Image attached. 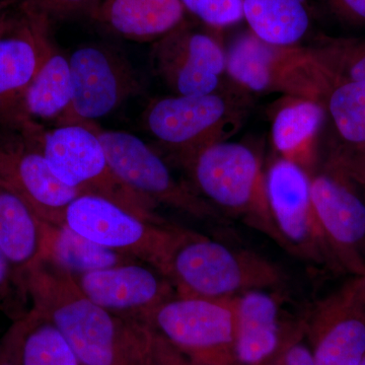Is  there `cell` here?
<instances>
[{"label": "cell", "instance_id": "3957f363", "mask_svg": "<svg viewBox=\"0 0 365 365\" xmlns=\"http://www.w3.org/2000/svg\"><path fill=\"white\" fill-rule=\"evenodd\" d=\"M97 122L44 128L36 121L21 124L39 144L54 176L81 195L103 197L150 222L165 223L157 204L125 185L113 172L95 132Z\"/></svg>", "mask_w": 365, "mask_h": 365}, {"label": "cell", "instance_id": "ffe728a7", "mask_svg": "<svg viewBox=\"0 0 365 365\" xmlns=\"http://www.w3.org/2000/svg\"><path fill=\"white\" fill-rule=\"evenodd\" d=\"M186 14L181 0H103L93 21L124 39L155 42Z\"/></svg>", "mask_w": 365, "mask_h": 365}, {"label": "cell", "instance_id": "484cf974", "mask_svg": "<svg viewBox=\"0 0 365 365\" xmlns=\"http://www.w3.org/2000/svg\"><path fill=\"white\" fill-rule=\"evenodd\" d=\"M14 326L21 365H81L58 329L33 309Z\"/></svg>", "mask_w": 365, "mask_h": 365}, {"label": "cell", "instance_id": "8d00e7d4", "mask_svg": "<svg viewBox=\"0 0 365 365\" xmlns=\"http://www.w3.org/2000/svg\"><path fill=\"white\" fill-rule=\"evenodd\" d=\"M4 4H6V0H0V13H1L2 9H4Z\"/></svg>", "mask_w": 365, "mask_h": 365}, {"label": "cell", "instance_id": "f546056e", "mask_svg": "<svg viewBox=\"0 0 365 365\" xmlns=\"http://www.w3.org/2000/svg\"><path fill=\"white\" fill-rule=\"evenodd\" d=\"M29 9L54 23L88 18L93 20L103 0H19Z\"/></svg>", "mask_w": 365, "mask_h": 365}, {"label": "cell", "instance_id": "e0dca14e", "mask_svg": "<svg viewBox=\"0 0 365 365\" xmlns=\"http://www.w3.org/2000/svg\"><path fill=\"white\" fill-rule=\"evenodd\" d=\"M83 294L110 313L141 321L176 297L172 283L157 269L135 261L72 275Z\"/></svg>", "mask_w": 365, "mask_h": 365}, {"label": "cell", "instance_id": "5bb4252c", "mask_svg": "<svg viewBox=\"0 0 365 365\" xmlns=\"http://www.w3.org/2000/svg\"><path fill=\"white\" fill-rule=\"evenodd\" d=\"M302 327L316 365L361 364L365 288L360 277L317 304Z\"/></svg>", "mask_w": 365, "mask_h": 365}, {"label": "cell", "instance_id": "7a4b0ae2", "mask_svg": "<svg viewBox=\"0 0 365 365\" xmlns=\"http://www.w3.org/2000/svg\"><path fill=\"white\" fill-rule=\"evenodd\" d=\"M181 297L222 299L283 284L279 268L260 255L235 249L182 227L162 272Z\"/></svg>", "mask_w": 365, "mask_h": 365}, {"label": "cell", "instance_id": "603a6c76", "mask_svg": "<svg viewBox=\"0 0 365 365\" xmlns=\"http://www.w3.org/2000/svg\"><path fill=\"white\" fill-rule=\"evenodd\" d=\"M43 222L20 197L0 184V251L24 284L26 274L41 258Z\"/></svg>", "mask_w": 365, "mask_h": 365}, {"label": "cell", "instance_id": "2e32d148", "mask_svg": "<svg viewBox=\"0 0 365 365\" xmlns=\"http://www.w3.org/2000/svg\"><path fill=\"white\" fill-rule=\"evenodd\" d=\"M351 181L332 165L323 172L312 173V202L328 249L359 271L362 267L359 255L365 246V199Z\"/></svg>", "mask_w": 365, "mask_h": 365}, {"label": "cell", "instance_id": "4dcf8cb0", "mask_svg": "<svg viewBox=\"0 0 365 365\" xmlns=\"http://www.w3.org/2000/svg\"><path fill=\"white\" fill-rule=\"evenodd\" d=\"M138 324L146 365H197L150 327Z\"/></svg>", "mask_w": 365, "mask_h": 365}, {"label": "cell", "instance_id": "7c38bea8", "mask_svg": "<svg viewBox=\"0 0 365 365\" xmlns=\"http://www.w3.org/2000/svg\"><path fill=\"white\" fill-rule=\"evenodd\" d=\"M215 32L186 19L155 41L151 51L153 69L175 95H207L225 86L227 51Z\"/></svg>", "mask_w": 365, "mask_h": 365}, {"label": "cell", "instance_id": "6da1fadb", "mask_svg": "<svg viewBox=\"0 0 365 365\" xmlns=\"http://www.w3.org/2000/svg\"><path fill=\"white\" fill-rule=\"evenodd\" d=\"M25 284L30 309L58 329L81 365H146L138 323L91 302L71 273L40 259Z\"/></svg>", "mask_w": 365, "mask_h": 365}, {"label": "cell", "instance_id": "4fadbf2b", "mask_svg": "<svg viewBox=\"0 0 365 365\" xmlns=\"http://www.w3.org/2000/svg\"><path fill=\"white\" fill-rule=\"evenodd\" d=\"M0 184L53 225H61L67 206L81 195L54 176L39 144L21 127L0 128Z\"/></svg>", "mask_w": 365, "mask_h": 365}, {"label": "cell", "instance_id": "e575fe53", "mask_svg": "<svg viewBox=\"0 0 365 365\" xmlns=\"http://www.w3.org/2000/svg\"><path fill=\"white\" fill-rule=\"evenodd\" d=\"M262 365H282V364H281L280 362L278 361L277 359H274V357H273L272 359L269 360V361L265 362V364H263Z\"/></svg>", "mask_w": 365, "mask_h": 365}, {"label": "cell", "instance_id": "9a60e30c", "mask_svg": "<svg viewBox=\"0 0 365 365\" xmlns=\"http://www.w3.org/2000/svg\"><path fill=\"white\" fill-rule=\"evenodd\" d=\"M265 191L278 241L307 258L321 259L328 247L314 212L311 174L278 158L266 170Z\"/></svg>", "mask_w": 365, "mask_h": 365}, {"label": "cell", "instance_id": "836d02e7", "mask_svg": "<svg viewBox=\"0 0 365 365\" xmlns=\"http://www.w3.org/2000/svg\"><path fill=\"white\" fill-rule=\"evenodd\" d=\"M347 176L352 180V181H356L360 184L364 185L365 186V163L359 167V169L353 170L350 174H347Z\"/></svg>", "mask_w": 365, "mask_h": 365}, {"label": "cell", "instance_id": "d4e9b609", "mask_svg": "<svg viewBox=\"0 0 365 365\" xmlns=\"http://www.w3.org/2000/svg\"><path fill=\"white\" fill-rule=\"evenodd\" d=\"M40 259L51 262L71 275L137 261L91 242L66 225L46 222H43Z\"/></svg>", "mask_w": 365, "mask_h": 365}, {"label": "cell", "instance_id": "ba28073f", "mask_svg": "<svg viewBox=\"0 0 365 365\" xmlns=\"http://www.w3.org/2000/svg\"><path fill=\"white\" fill-rule=\"evenodd\" d=\"M61 225L91 242L127 255L162 272L178 225L139 217L103 197L79 195L67 206Z\"/></svg>", "mask_w": 365, "mask_h": 365}, {"label": "cell", "instance_id": "ac0fdd59", "mask_svg": "<svg viewBox=\"0 0 365 365\" xmlns=\"http://www.w3.org/2000/svg\"><path fill=\"white\" fill-rule=\"evenodd\" d=\"M281 299L269 289L237 295L235 357L237 365H262L272 359L284 333L280 324Z\"/></svg>", "mask_w": 365, "mask_h": 365}, {"label": "cell", "instance_id": "4316f807", "mask_svg": "<svg viewBox=\"0 0 365 365\" xmlns=\"http://www.w3.org/2000/svg\"><path fill=\"white\" fill-rule=\"evenodd\" d=\"M312 49L333 76L365 81V38H324Z\"/></svg>", "mask_w": 365, "mask_h": 365}, {"label": "cell", "instance_id": "d6a6232c", "mask_svg": "<svg viewBox=\"0 0 365 365\" xmlns=\"http://www.w3.org/2000/svg\"><path fill=\"white\" fill-rule=\"evenodd\" d=\"M0 365H21L18 336L14 325L0 339Z\"/></svg>", "mask_w": 365, "mask_h": 365}, {"label": "cell", "instance_id": "d6986e66", "mask_svg": "<svg viewBox=\"0 0 365 365\" xmlns=\"http://www.w3.org/2000/svg\"><path fill=\"white\" fill-rule=\"evenodd\" d=\"M324 106L339 141L331 165L350 174L365 163V81L330 73Z\"/></svg>", "mask_w": 365, "mask_h": 365}, {"label": "cell", "instance_id": "52a82bcc", "mask_svg": "<svg viewBox=\"0 0 365 365\" xmlns=\"http://www.w3.org/2000/svg\"><path fill=\"white\" fill-rule=\"evenodd\" d=\"M237 295L222 299L176 295L141 319L197 365H237Z\"/></svg>", "mask_w": 365, "mask_h": 365}, {"label": "cell", "instance_id": "30bf717a", "mask_svg": "<svg viewBox=\"0 0 365 365\" xmlns=\"http://www.w3.org/2000/svg\"><path fill=\"white\" fill-rule=\"evenodd\" d=\"M95 132L113 172L137 193L157 205L169 206L197 220L217 216V209L193 187L178 181L167 163L139 137L125 131L104 130L98 124Z\"/></svg>", "mask_w": 365, "mask_h": 365}, {"label": "cell", "instance_id": "cb8c5ba5", "mask_svg": "<svg viewBox=\"0 0 365 365\" xmlns=\"http://www.w3.org/2000/svg\"><path fill=\"white\" fill-rule=\"evenodd\" d=\"M242 13L250 32L270 44L302 45L313 30L309 0H242Z\"/></svg>", "mask_w": 365, "mask_h": 365}, {"label": "cell", "instance_id": "83f0119b", "mask_svg": "<svg viewBox=\"0 0 365 365\" xmlns=\"http://www.w3.org/2000/svg\"><path fill=\"white\" fill-rule=\"evenodd\" d=\"M187 13L211 30L220 31L244 20L242 0H181Z\"/></svg>", "mask_w": 365, "mask_h": 365}, {"label": "cell", "instance_id": "277c9868", "mask_svg": "<svg viewBox=\"0 0 365 365\" xmlns=\"http://www.w3.org/2000/svg\"><path fill=\"white\" fill-rule=\"evenodd\" d=\"M252 96L235 85L207 95L153 101L143 112L146 130L180 165L211 144L225 141L244 124Z\"/></svg>", "mask_w": 365, "mask_h": 365}, {"label": "cell", "instance_id": "74e56055", "mask_svg": "<svg viewBox=\"0 0 365 365\" xmlns=\"http://www.w3.org/2000/svg\"><path fill=\"white\" fill-rule=\"evenodd\" d=\"M359 365H365V357L364 359L362 360L361 364H360Z\"/></svg>", "mask_w": 365, "mask_h": 365}, {"label": "cell", "instance_id": "1f68e13d", "mask_svg": "<svg viewBox=\"0 0 365 365\" xmlns=\"http://www.w3.org/2000/svg\"><path fill=\"white\" fill-rule=\"evenodd\" d=\"M324 6L348 25L365 26V0H321Z\"/></svg>", "mask_w": 365, "mask_h": 365}, {"label": "cell", "instance_id": "7402d4cb", "mask_svg": "<svg viewBox=\"0 0 365 365\" xmlns=\"http://www.w3.org/2000/svg\"><path fill=\"white\" fill-rule=\"evenodd\" d=\"M71 104L69 57L61 51L52 36L45 46L39 69L24 96L21 123L38 120H56L57 123Z\"/></svg>", "mask_w": 365, "mask_h": 365}, {"label": "cell", "instance_id": "8992f818", "mask_svg": "<svg viewBox=\"0 0 365 365\" xmlns=\"http://www.w3.org/2000/svg\"><path fill=\"white\" fill-rule=\"evenodd\" d=\"M182 167L193 189L215 209L242 216L277 240L259 155L244 143L220 141L199 151Z\"/></svg>", "mask_w": 365, "mask_h": 365}, {"label": "cell", "instance_id": "8fae6325", "mask_svg": "<svg viewBox=\"0 0 365 365\" xmlns=\"http://www.w3.org/2000/svg\"><path fill=\"white\" fill-rule=\"evenodd\" d=\"M52 23L19 0L0 13V124L21 123V103L42 61Z\"/></svg>", "mask_w": 365, "mask_h": 365}, {"label": "cell", "instance_id": "d590c367", "mask_svg": "<svg viewBox=\"0 0 365 365\" xmlns=\"http://www.w3.org/2000/svg\"><path fill=\"white\" fill-rule=\"evenodd\" d=\"M360 279H361L362 284H364V287L365 288V269L364 273L361 274V277H360Z\"/></svg>", "mask_w": 365, "mask_h": 365}, {"label": "cell", "instance_id": "44dd1931", "mask_svg": "<svg viewBox=\"0 0 365 365\" xmlns=\"http://www.w3.org/2000/svg\"><path fill=\"white\" fill-rule=\"evenodd\" d=\"M327 119L325 106L309 98L284 97L276 107L271 135L280 158L312 174L319 132Z\"/></svg>", "mask_w": 365, "mask_h": 365}, {"label": "cell", "instance_id": "9c48e42d", "mask_svg": "<svg viewBox=\"0 0 365 365\" xmlns=\"http://www.w3.org/2000/svg\"><path fill=\"white\" fill-rule=\"evenodd\" d=\"M68 57L71 104L56 126L96 122L143 90L130 60L112 46L88 43Z\"/></svg>", "mask_w": 365, "mask_h": 365}, {"label": "cell", "instance_id": "f1b7e54d", "mask_svg": "<svg viewBox=\"0 0 365 365\" xmlns=\"http://www.w3.org/2000/svg\"><path fill=\"white\" fill-rule=\"evenodd\" d=\"M25 284L0 251V312L14 322L30 311Z\"/></svg>", "mask_w": 365, "mask_h": 365}, {"label": "cell", "instance_id": "5b68a950", "mask_svg": "<svg viewBox=\"0 0 365 365\" xmlns=\"http://www.w3.org/2000/svg\"><path fill=\"white\" fill-rule=\"evenodd\" d=\"M227 74L250 96L279 93L323 104L330 81L312 47L270 44L250 31L227 50Z\"/></svg>", "mask_w": 365, "mask_h": 365}]
</instances>
